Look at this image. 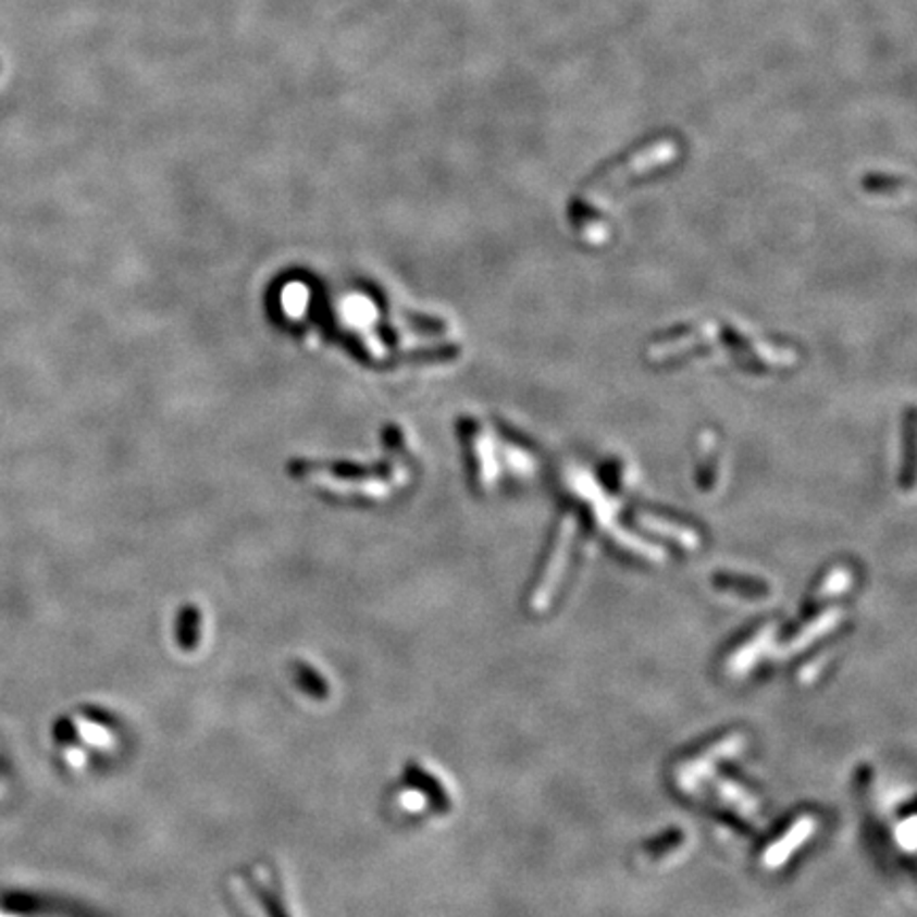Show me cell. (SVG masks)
Instances as JSON below:
<instances>
[{
    "label": "cell",
    "instance_id": "1",
    "mask_svg": "<svg viewBox=\"0 0 917 917\" xmlns=\"http://www.w3.org/2000/svg\"><path fill=\"white\" fill-rule=\"evenodd\" d=\"M676 158H678V142L673 138H656L653 142L635 149L629 158H624L616 166H611L610 171L593 178L588 196H595V198L610 196L614 191H618L624 183H631L640 176L653 173L655 169L667 166Z\"/></svg>",
    "mask_w": 917,
    "mask_h": 917
},
{
    "label": "cell",
    "instance_id": "2",
    "mask_svg": "<svg viewBox=\"0 0 917 917\" xmlns=\"http://www.w3.org/2000/svg\"><path fill=\"white\" fill-rule=\"evenodd\" d=\"M571 533H573V523H571V519H568V523L563 524V531H561L559 546H557V550L553 555V561H550L548 571H546V578H544V582H542V586H540V591L535 595L537 606H546L548 599L553 597L550 593L555 591V586H557L563 569H566V563H568L569 537H571Z\"/></svg>",
    "mask_w": 917,
    "mask_h": 917
},
{
    "label": "cell",
    "instance_id": "3",
    "mask_svg": "<svg viewBox=\"0 0 917 917\" xmlns=\"http://www.w3.org/2000/svg\"><path fill=\"white\" fill-rule=\"evenodd\" d=\"M637 521L644 524V526L653 529L656 533L671 535V537H676V540H680V542H695V535H693L691 531H684V529H680V526H676V524L667 523V521H662V519H656L653 515H642Z\"/></svg>",
    "mask_w": 917,
    "mask_h": 917
},
{
    "label": "cell",
    "instance_id": "4",
    "mask_svg": "<svg viewBox=\"0 0 917 917\" xmlns=\"http://www.w3.org/2000/svg\"><path fill=\"white\" fill-rule=\"evenodd\" d=\"M185 618H187V622H183L181 624V635H183V644H189L187 648H191L194 644H196V631H194V616H196V610H185L183 614Z\"/></svg>",
    "mask_w": 917,
    "mask_h": 917
}]
</instances>
